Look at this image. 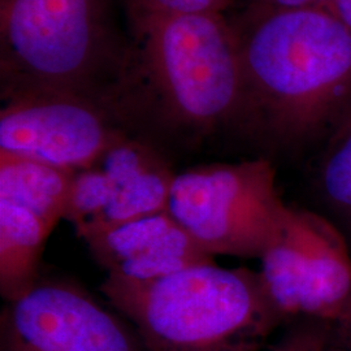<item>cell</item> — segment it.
Segmentation results:
<instances>
[{"label":"cell","instance_id":"obj_10","mask_svg":"<svg viewBox=\"0 0 351 351\" xmlns=\"http://www.w3.org/2000/svg\"><path fill=\"white\" fill-rule=\"evenodd\" d=\"M93 165L111 180L112 199L81 239L168 210L177 173L149 141L124 133Z\"/></svg>","mask_w":351,"mask_h":351},{"label":"cell","instance_id":"obj_20","mask_svg":"<svg viewBox=\"0 0 351 351\" xmlns=\"http://www.w3.org/2000/svg\"><path fill=\"white\" fill-rule=\"evenodd\" d=\"M345 330H346V332H350V336H351V323H350V324H349V326H348V328H346V329H345Z\"/></svg>","mask_w":351,"mask_h":351},{"label":"cell","instance_id":"obj_6","mask_svg":"<svg viewBox=\"0 0 351 351\" xmlns=\"http://www.w3.org/2000/svg\"><path fill=\"white\" fill-rule=\"evenodd\" d=\"M259 271L282 320L351 323V246L322 213L289 207Z\"/></svg>","mask_w":351,"mask_h":351},{"label":"cell","instance_id":"obj_15","mask_svg":"<svg viewBox=\"0 0 351 351\" xmlns=\"http://www.w3.org/2000/svg\"><path fill=\"white\" fill-rule=\"evenodd\" d=\"M234 0H130V11L164 14L223 13Z\"/></svg>","mask_w":351,"mask_h":351},{"label":"cell","instance_id":"obj_17","mask_svg":"<svg viewBox=\"0 0 351 351\" xmlns=\"http://www.w3.org/2000/svg\"><path fill=\"white\" fill-rule=\"evenodd\" d=\"M297 351H326L323 343L313 333H295L289 337Z\"/></svg>","mask_w":351,"mask_h":351},{"label":"cell","instance_id":"obj_2","mask_svg":"<svg viewBox=\"0 0 351 351\" xmlns=\"http://www.w3.org/2000/svg\"><path fill=\"white\" fill-rule=\"evenodd\" d=\"M138 75L126 77L110 108L121 126L189 142L241 129L243 86L239 39L224 13L130 11Z\"/></svg>","mask_w":351,"mask_h":351},{"label":"cell","instance_id":"obj_9","mask_svg":"<svg viewBox=\"0 0 351 351\" xmlns=\"http://www.w3.org/2000/svg\"><path fill=\"white\" fill-rule=\"evenodd\" d=\"M82 239L108 276L129 281H151L215 262L168 211L111 226Z\"/></svg>","mask_w":351,"mask_h":351},{"label":"cell","instance_id":"obj_4","mask_svg":"<svg viewBox=\"0 0 351 351\" xmlns=\"http://www.w3.org/2000/svg\"><path fill=\"white\" fill-rule=\"evenodd\" d=\"M128 68L107 0H0L1 98L55 90L107 103Z\"/></svg>","mask_w":351,"mask_h":351},{"label":"cell","instance_id":"obj_5","mask_svg":"<svg viewBox=\"0 0 351 351\" xmlns=\"http://www.w3.org/2000/svg\"><path fill=\"white\" fill-rule=\"evenodd\" d=\"M167 211L213 258L261 259L278 236L289 206L280 197L274 164L259 158L177 173Z\"/></svg>","mask_w":351,"mask_h":351},{"label":"cell","instance_id":"obj_16","mask_svg":"<svg viewBox=\"0 0 351 351\" xmlns=\"http://www.w3.org/2000/svg\"><path fill=\"white\" fill-rule=\"evenodd\" d=\"M332 0H247L246 8L255 10H291L324 7L329 8Z\"/></svg>","mask_w":351,"mask_h":351},{"label":"cell","instance_id":"obj_8","mask_svg":"<svg viewBox=\"0 0 351 351\" xmlns=\"http://www.w3.org/2000/svg\"><path fill=\"white\" fill-rule=\"evenodd\" d=\"M0 351H147L134 328L80 284L40 278L0 315Z\"/></svg>","mask_w":351,"mask_h":351},{"label":"cell","instance_id":"obj_3","mask_svg":"<svg viewBox=\"0 0 351 351\" xmlns=\"http://www.w3.org/2000/svg\"><path fill=\"white\" fill-rule=\"evenodd\" d=\"M101 291L147 351H261L284 322L245 267L213 262L143 282L107 275Z\"/></svg>","mask_w":351,"mask_h":351},{"label":"cell","instance_id":"obj_11","mask_svg":"<svg viewBox=\"0 0 351 351\" xmlns=\"http://www.w3.org/2000/svg\"><path fill=\"white\" fill-rule=\"evenodd\" d=\"M52 230L37 215L0 201V294L5 303L20 300L37 285L42 252Z\"/></svg>","mask_w":351,"mask_h":351},{"label":"cell","instance_id":"obj_14","mask_svg":"<svg viewBox=\"0 0 351 351\" xmlns=\"http://www.w3.org/2000/svg\"><path fill=\"white\" fill-rule=\"evenodd\" d=\"M112 194L111 180L97 165L77 171L68 193L64 220L69 221L81 237L106 211Z\"/></svg>","mask_w":351,"mask_h":351},{"label":"cell","instance_id":"obj_19","mask_svg":"<svg viewBox=\"0 0 351 351\" xmlns=\"http://www.w3.org/2000/svg\"><path fill=\"white\" fill-rule=\"evenodd\" d=\"M271 351H297L295 350V348H294V345H293V342L290 341V339H284L280 345H277L275 349H272Z\"/></svg>","mask_w":351,"mask_h":351},{"label":"cell","instance_id":"obj_13","mask_svg":"<svg viewBox=\"0 0 351 351\" xmlns=\"http://www.w3.org/2000/svg\"><path fill=\"white\" fill-rule=\"evenodd\" d=\"M314 185L322 213L351 246V103L323 139Z\"/></svg>","mask_w":351,"mask_h":351},{"label":"cell","instance_id":"obj_12","mask_svg":"<svg viewBox=\"0 0 351 351\" xmlns=\"http://www.w3.org/2000/svg\"><path fill=\"white\" fill-rule=\"evenodd\" d=\"M75 172L0 151V201L20 206L53 229L64 220Z\"/></svg>","mask_w":351,"mask_h":351},{"label":"cell","instance_id":"obj_1","mask_svg":"<svg viewBox=\"0 0 351 351\" xmlns=\"http://www.w3.org/2000/svg\"><path fill=\"white\" fill-rule=\"evenodd\" d=\"M243 86L241 130L300 151L326 138L351 103V30L330 8H245L232 21Z\"/></svg>","mask_w":351,"mask_h":351},{"label":"cell","instance_id":"obj_7","mask_svg":"<svg viewBox=\"0 0 351 351\" xmlns=\"http://www.w3.org/2000/svg\"><path fill=\"white\" fill-rule=\"evenodd\" d=\"M0 151L77 172L124 133L110 107L84 94L33 90L1 98Z\"/></svg>","mask_w":351,"mask_h":351},{"label":"cell","instance_id":"obj_18","mask_svg":"<svg viewBox=\"0 0 351 351\" xmlns=\"http://www.w3.org/2000/svg\"><path fill=\"white\" fill-rule=\"evenodd\" d=\"M329 8L351 30V0H332Z\"/></svg>","mask_w":351,"mask_h":351}]
</instances>
